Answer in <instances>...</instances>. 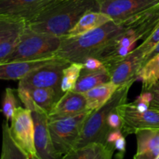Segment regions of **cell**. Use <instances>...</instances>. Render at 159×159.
<instances>
[{
    "label": "cell",
    "instance_id": "cell-19",
    "mask_svg": "<svg viewBox=\"0 0 159 159\" xmlns=\"http://www.w3.org/2000/svg\"><path fill=\"white\" fill-rule=\"evenodd\" d=\"M111 20L112 19L108 15L100 11H89L79 19L66 37H71L83 35Z\"/></svg>",
    "mask_w": 159,
    "mask_h": 159
},
{
    "label": "cell",
    "instance_id": "cell-13",
    "mask_svg": "<svg viewBox=\"0 0 159 159\" xmlns=\"http://www.w3.org/2000/svg\"><path fill=\"white\" fill-rule=\"evenodd\" d=\"M34 123L36 155L40 159H61L56 152L48 127V114L41 109L31 111Z\"/></svg>",
    "mask_w": 159,
    "mask_h": 159
},
{
    "label": "cell",
    "instance_id": "cell-32",
    "mask_svg": "<svg viewBox=\"0 0 159 159\" xmlns=\"http://www.w3.org/2000/svg\"><path fill=\"white\" fill-rule=\"evenodd\" d=\"M148 91H150L152 94V100L151 102L150 108L159 110V82Z\"/></svg>",
    "mask_w": 159,
    "mask_h": 159
},
{
    "label": "cell",
    "instance_id": "cell-28",
    "mask_svg": "<svg viewBox=\"0 0 159 159\" xmlns=\"http://www.w3.org/2000/svg\"><path fill=\"white\" fill-rule=\"evenodd\" d=\"M152 94L150 91H142L139 96L134 102H130L132 107L141 112H144L150 109Z\"/></svg>",
    "mask_w": 159,
    "mask_h": 159
},
{
    "label": "cell",
    "instance_id": "cell-14",
    "mask_svg": "<svg viewBox=\"0 0 159 159\" xmlns=\"http://www.w3.org/2000/svg\"><path fill=\"white\" fill-rule=\"evenodd\" d=\"M63 58L52 56L41 59L0 64V79L2 80L20 81L36 70L51 64L59 61Z\"/></svg>",
    "mask_w": 159,
    "mask_h": 159
},
{
    "label": "cell",
    "instance_id": "cell-33",
    "mask_svg": "<svg viewBox=\"0 0 159 159\" xmlns=\"http://www.w3.org/2000/svg\"><path fill=\"white\" fill-rule=\"evenodd\" d=\"M158 54H159V43L156 45V46L155 47V48H154V49L152 50V51H151L150 53H149L147 57H146V58H145V61H144V63H145V62H147L148 61L150 60V59H152V57H155V56L158 55Z\"/></svg>",
    "mask_w": 159,
    "mask_h": 159
},
{
    "label": "cell",
    "instance_id": "cell-30",
    "mask_svg": "<svg viewBox=\"0 0 159 159\" xmlns=\"http://www.w3.org/2000/svg\"><path fill=\"white\" fill-rule=\"evenodd\" d=\"M108 126L111 130H121L123 127V121L118 112L117 108L114 109L110 113L108 116Z\"/></svg>",
    "mask_w": 159,
    "mask_h": 159
},
{
    "label": "cell",
    "instance_id": "cell-16",
    "mask_svg": "<svg viewBox=\"0 0 159 159\" xmlns=\"http://www.w3.org/2000/svg\"><path fill=\"white\" fill-rule=\"evenodd\" d=\"M87 110L86 99L84 93L69 91L64 93L48 114L51 119L75 116Z\"/></svg>",
    "mask_w": 159,
    "mask_h": 159
},
{
    "label": "cell",
    "instance_id": "cell-26",
    "mask_svg": "<svg viewBox=\"0 0 159 159\" xmlns=\"http://www.w3.org/2000/svg\"><path fill=\"white\" fill-rule=\"evenodd\" d=\"M17 107V101L14 94V90L10 88L6 89L2 100V111L6 116V122L8 123L9 120H11Z\"/></svg>",
    "mask_w": 159,
    "mask_h": 159
},
{
    "label": "cell",
    "instance_id": "cell-1",
    "mask_svg": "<svg viewBox=\"0 0 159 159\" xmlns=\"http://www.w3.org/2000/svg\"><path fill=\"white\" fill-rule=\"evenodd\" d=\"M134 16L124 21H111L77 37H62L56 56L70 63H83L88 57H97L112 42L130 26Z\"/></svg>",
    "mask_w": 159,
    "mask_h": 159
},
{
    "label": "cell",
    "instance_id": "cell-6",
    "mask_svg": "<svg viewBox=\"0 0 159 159\" xmlns=\"http://www.w3.org/2000/svg\"><path fill=\"white\" fill-rule=\"evenodd\" d=\"M92 112L86 110L68 117L56 119L48 117V127L53 144L61 158L75 148L85 120Z\"/></svg>",
    "mask_w": 159,
    "mask_h": 159
},
{
    "label": "cell",
    "instance_id": "cell-3",
    "mask_svg": "<svg viewBox=\"0 0 159 159\" xmlns=\"http://www.w3.org/2000/svg\"><path fill=\"white\" fill-rule=\"evenodd\" d=\"M159 24V4L134 16L130 27L113 40L97 57L105 65L120 60L134 50L139 40H144Z\"/></svg>",
    "mask_w": 159,
    "mask_h": 159
},
{
    "label": "cell",
    "instance_id": "cell-7",
    "mask_svg": "<svg viewBox=\"0 0 159 159\" xmlns=\"http://www.w3.org/2000/svg\"><path fill=\"white\" fill-rule=\"evenodd\" d=\"M11 136L29 156L36 155L34 144V123L30 110L18 107L11 118Z\"/></svg>",
    "mask_w": 159,
    "mask_h": 159
},
{
    "label": "cell",
    "instance_id": "cell-11",
    "mask_svg": "<svg viewBox=\"0 0 159 159\" xmlns=\"http://www.w3.org/2000/svg\"><path fill=\"white\" fill-rule=\"evenodd\" d=\"M69 64L68 61L62 59L42 67L19 81V85L26 88H53L61 91V82L63 70Z\"/></svg>",
    "mask_w": 159,
    "mask_h": 159
},
{
    "label": "cell",
    "instance_id": "cell-2",
    "mask_svg": "<svg viewBox=\"0 0 159 159\" xmlns=\"http://www.w3.org/2000/svg\"><path fill=\"white\" fill-rule=\"evenodd\" d=\"M91 10L99 11L96 0H52L26 23L34 30L62 38Z\"/></svg>",
    "mask_w": 159,
    "mask_h": 159
},
{
    "label": "cell",
    "instance_id": "cell-12",
    "mask_svg": "<svg viewBox=\"0 0 159 159\" xmlns=\"http://www.w3.org/2000/svg\"><path fill=\"white\" fill-rule=\"evenodd\" d=\"M26 26L23 19L0 15V64L16 48Z\"/></svg>",
    "mask_w": 159,
    "mask_h": 159
},
{
    "label": "cell",
    "instance_id": "cell-10",
    "mask_svg": "<svg viewBox=\"0 0 159 159\" xmlns=\"http://www.w3.org/2000/svg\"><path fill=\"white\" fill-rule=\"evenodd\" d=\"M142 53L135 48L125 57L104 65L108 71L110 81L117 86L136 81L138 72L144 65Z\"/></svg>",
    "mask_w": 159,
    "mask_h": 159
},
{
    "label": "cell",
    "instance_id": "cell-9",
    "mask_svg": "<svg viewBox=\"0 0 159 159\" xmlns=\"http://www.w3.org/2000/svg\"><path fill=\"white\" fill-rule=\"evenodd\" d=\"M117 110L123 121L121 131L125 137L142 129L159 128V110L150 108L141 112L125 102L119 106Z\"/></svg>",
    "mask_w": 159,
    "mask_h": 159
},
{
    "label": "cell",
    "instance_id": "cell-31",
    "mask_svg": "<svg viewBox=\"0 0 159 159\" xmlns=\"http://www.w3.org/2000/svg\"><path fill=\"white\" fill-rule=\"evenodd\" d=\"M112 147L115 149V151H117V159H123L126 152V139L125 136L124 134L121 135L120 138H118L113 144H111Z\"/></svg>",
    "mask_w": 159,
    "mask_h": 159
},
{
    "label": "cell",
    "instance_id": "cell-22",
    "mask_svg": "<svg viewBox=\"0 0 159 159\" xmlns=\"http://www.w3.org/2000/svg\"><path fill=\"white\" fill-rule=\"evenodd\" d=\"M110 82V77L106 67L96 71L82 72L74 91L85 93L102 84Z\"/></svg>",
    "mask_w": 159,
    "mask_h": 159
},
{
    "label": "cell",
    "instance_id": "cell-8",
    "mask_svg": "<svg viewBox=\"0 0 159 159\" xmlns=\"http://www.w3.org/2000/svg\"><path fill=\"white\" fill-rule=\"evenodd\" d=\"M98 9L115 21H124L159 4V0H96Z\"/></svg>",
    "mask_w": 159,
    "mask_h": 159
},
{
    "label": "cell",
    "instance_id": "cell-34",
    "mask_svg": "<svg viewBox=\"0 0 159 159\" xmlns=\"http://www.w3.org/2000/svg\"><path fill=\"white\" fill-rule=\"evenodd\" d=\"M29 159H40L37 156V155H31V156H29Z\"/></svg>",
    "mask_w": 159,
    "mask_h": 159
},
{
    "label": "cell",
    "instance_id": "cell-29",
    "mask_svg": "<svg viewBox=\"0 0 159 159\" xmlns=\"http://www.w3.org/2000/svg\"><path fill=\"white\" fill-rule=\"evenodd\" d=\"M83 69L82 72H92L104 68V64L99 59L95 57H88L83 62Z\"/></svg>",
    "mask_w": 159,
    "mask_h": 159
},
{
    "label": "cell",
    "instance_id": "cell-24",
    "mask_svg": "<svg viewBox=\"0 0 159 159\" xmlns=\"http://www.w3.org/2000/svg\"><path fill=\"white\" fill-rule=\"evenodd\" d=\"M1 159H29V155L14 141L8 123L2 125V148Z\"/></svg>",
    "mask_w": 159,
    "mask_h": 159
},
{
    "label": "cell",
    "instance_id": "cell-21",
    "mask_svg": "<svg viewBox=\"0 0 159 159\" xmlns=\"http://www.w3.org/2000/svg\"><path fill=\"white\" fill-rule=\"evenodd\" d=\"M24 88L27 89L34 103L48 114L57 100L63 96L61 91L53 88Z\"/></svg>",
    "mask_w": 159,
    "mask_h": 159
},
{
    "label": "cell",
    "instance_id": "cell-5",
    "mask_svg": "<svg viewBox=\"0 0 159 159\" xmlns=\"http://www.w3.org/2000/svg\"><path fill=\"white\" fill-rule=\"evenodd\" d=\"M61 37L37 32L26 26L16 48L3 63L55 56L61 44Z\"/></svg>",
    "mask_w": 159,
    "mask_h": 159
},
{
    "label": "cell",
    "instance_id": "cell-35",
    "mask_svg": "<svg viewBox=\"0 0 159 159\" xmlns=\"http://www.w3.org/2000/svg\"><path fill=\"white\" fill-rule=\"evenodd\" d=\"M157 159H159V155H158V158H157Z\"/></svg>",
    "mask_w": 159,
    "mask_h": 159
},
{
    "label": "cell",
    "instance_id": "cell-18",
    "mask_svg": "<svg viewBox=\"0 0 159 159\" xmlns=\"http://www.w3.org/2000/svg\"><path fill=\"white\" fill-rule=\"evenodd\" d=\"M114 152L110 144L90 143L70 151L61 159H112Z\"/></svg>",
    "mask_w": 159,
    "mask_h": 159
},
{
    "label": "cell",
    "instance_id": "cell-17",
    "mask_svg": "<svg viewBox=\"0 0 159 159\" xmlns=\"http://www.w3.org/2000/svg\"><path fill=\"white\" fill-rule=\"evenodd\" d=\"M134 134L137 152L134 159H157L159 155V128L142 129Z\"/></svg>",
    "mask_w": 159,
    "mask_h": 159
},
{
    "label": "cell",
    "instance_id": "cell-27",
    "mask_svg": "<svg viewBox=\"0 0 159 159\" xmlns=\"http://www.w3.org/2000/svg\"><path fill=\"white\" fill-rule=\"evenodd\" d=\"M158 43H159V24L157 26V27L155 28V30L152 32V34H151V35L149 36L146 40H143V42L139 45V46L137 47V48H138V49L142 53L143 55H144V61H145V58L147 57V56L148 55L149 53L154 49V48H155Z\"/></svg>",
    "mask_w": 159,
    "mask_h": 159
},
{
    "label": "cell",
    "instance_id": "cell-20",
    "mask_svg": "<svg viewBox=\"0 0 159 159\" xmlns=\"http://www.w3.org/2000/svg\"><path fill=\"white\" fill-rule=\"evenodd\" d=\"M119 88L111 81L102 84L84 93L86 99L87 110L94 111L107 103Z\"/></svg>",
    "mask_w": 159,
    "mask_h": 159
},
{
    "label": "cell",
    "instance_id": "cell-4",
    "mask_svg": "<svg viewBox=\"0 0 159 159\" xmlns=\"http://www.w3.org/2000/svg\"><path fill=\"white\" fill-rule=\"evenodd\" d=\"M134 82L131 81L119 86L107 103L89 115L75 148H79L90 143L107 144V137L111 131L107 122L109 114L112 110L127 102L129 90Z\"/></svg>",
    "mask_w": 159,
    "mask_h": 159
},
{
    "label": "cell",
    "instance_id": "cell-23",
    "mask_svg": "<svg viewBox=\"0 0 159 159\" xmlns=\"http://www.w3.org/2000/svg\"><path fill=\"white\" fill-rule=\"evenodd\" d=\"M138 80L142 82V91H148L159 82V54L148 61L138 72Z\"/></svg>",
    "mask_w": 159,
    "mask_h": 159
},
{
    "label": "cell",
    "instance_id": "cell-25",
    "mask_svg": "<svg viewBox=\"0 0 159 159\" xmlns=\"http://www.w3.org/2000/svg\"><path fill=\"white\" fill-rule=\"evenodd\" d=\"M82 69H83V64L77 63V62L70 63L68 66L64 68L61 82V89L62 93H65L75 89Z\"/></svg>",
    "mask_w": 159,
    "mask_h": 159
},
{
    "label": "cell",
    "instance_id": "cell-15",
    "mask_svg": "<svg viewBox=\"0 0 159 159\" xmlns=\"http://www.w3.org/2000/svg\"><path fill=\"white\" fill-rule=\"evenodd\" d=\"M52 0H0V15L26 21L40 12Z\"/></svg>",
    "mask_w": 159,
    "mask_h": 159
}]
</instances>
